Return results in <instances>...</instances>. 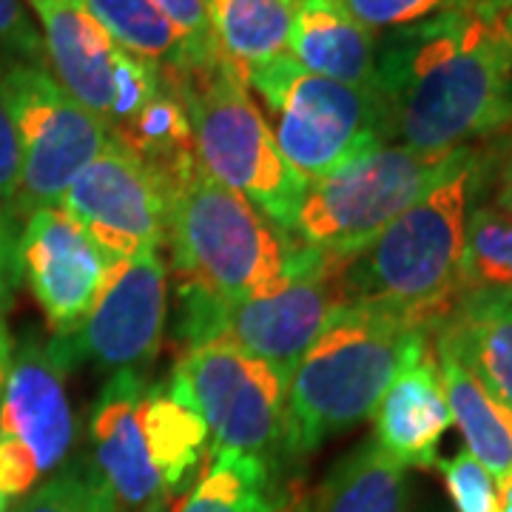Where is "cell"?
<instances>
[{"label":"cell","mask_w":512,"mask_h":512,"mask_svg":"<svg viewBox=\"0 0 512 512\" xmlns=\"http://www.w3.org/2000/svg\"><path fill=\"white\" fill-rule=\"evenodd\" d=\"M379 37L339 0H296L288 55L305 72L336 83L376 89Z\"/></svg>","instance_id":"18"},{"label":"cell","mask_w":512,"mask_h":512,"mask_svg":"<svg viewBox=\"0 0 512 512\" xmlns=\"http://www.w3.org/2000/svg\"><path fill=\"white\" fill-rule=\"evenodd\" d=\"M245 80L274 114L276 146L305 183L390 143L376 89L305 72L288 52L245 69Z\"/></svg>","instance_id":"8"},{"label":"cell","mask_w":512,"mask_h":512,"mask_svg":"<svg viewBox=\"0 0 512 512\" xmlns=\"http://www.w3.org/2000/svg\"><path fill=\"white\" fill-rule=\"evenodd\" d=\"M146 447L165 490L177 493L197 473L208 450V427L183 393L171 384L146 387L140 402Z\"/></svg>","instance_id":"22"},{"label":"cell","mask_w":512,"mask_h":512,"mask_svg":"<svg viewBox=\"0 0 512 512\" xmlns=\"http://www.w3.org/2000/svg\"><path fill=\"white\" fill-rule=\"evenodd\" d=\"M157 12H163L168 23L180 32L188 49V72H205L225 60L217 37L211 32L202 0H148Z\"/></svg>","instance_id":"29"},{"label":"cell","mask_w":512,"mask_h":512,"mask_svg":"<svg viewBox=\"0 0 512 512\" xmlns=\"http://www.w3.org/2000/svg\"><path fill=\"white\" fill-rule=\"evenodd\" d=\"M20 197V151L9 111L0 100V205L15 217Z\"/></svg>","instance_id":"34"},{"label":"cell","mask_w":512,"mask_h":512,"mask_svg":"<svg viewBox=\"0 0 512 512\" xmlns=\"http://www.w3.org/2000/svg\"><path fill=\"white\" fill-rule=\"evenodd\" d=\"M373 421V441L399 467L433 470L439 464L441 436L453 427V413L444 396L433 342L393 376Z\"/></svg>","instance_id":"16"},{"label":"cell","mask_w":512,"mask_h":512,"mask_svg":"<svg viewBox=\"0 0 512 512\" xmlns=\"http://www.w3.org/2000/svg\"><path fill=\"white\" fill-rule=\"evenodd\" d=\"M478 148L342 268L345 305L393 313L433 333L458 305L464 231L478 205Z\"/></svg>","instance_id":"2"},{"label":"cell","mask_w":512,"mask_h":512,"mask_svg":"<svg viewBox=\"0 0 512 512\" xmlns=\"http://www.w3.org/2000/svg\"><path fill=\"white\" fill-rule=\"evenodd\" d=\"M146 387V373H114L92 413V464L106 481L120 512H146L154 504L171 501L146 447L140 419Z\"/></svg>","instance_id":"15"},{"label":"cell","mask_w":512,"mask_h":512,"mask_svg":"<svg viewBox=\"0 0 512 512\" xmlns=\"http://www.w3.org/2000/svg\"><path fill=\"white\" fill-rule=\"evenodd\" d=\"M430 336L444 339L512 413V299L461 296Z\"/></svg>","instance_id":"20"},{"label":"cell","mask_w":512,"mask_h":512,"mask_svg":"<svg viewBox=\"0 0 512 512\" xmlns=\"http://www.w3.org/2000/svg\"><path fill=\"white\" fill-rule=\"evenodd\" d=\"M370 32H393L450 9H464L473 0H339Z\"/></svg>","instance_id":"30"},{"label":"cell","mask_w":512,"mask_h":512,"mask_svg":"<svg viewBox=\"0 0 512 512\" xmlns=\"http://www.w3.org/2000/svg\"><path fill=\"white\" fill-rule=\"evenodd\" d=\"M430 345V330L393 313L345 305L296 365L288 384V453L305 456L370 419L387 384Z\"/></svg>","instance_id":"3"},{"label":"cell","mask_w":512,"mask_h":512,"mask_svg":"<svg viewBox=\"0 0 512 512\" xmlns=\"http://www.w3.org/2000/svg\"><path fill=\"white\" fill-rule=\"evenodd\" d=\"M461 296L512 299V217L490 205H473L458 276Z\"/></svg>","instance_id":"26"},{"label":"cell","mask_w":512,"mask_h":512,"mask_svg":"<svg viewBox=\"0 0 512 512\" xmlns=\"http://www.w3.org/2000/svg\"><path fill=\"white\" fill-rule=\"evenodd\" d=\"M490 140V151H478V185H490L493 211L512 217V128Z\"/></svg>","instance_id":"33"},{"label":"cell","mask_w":512,"mask_h":512,"mask_svg":"<svg viewBox=\"0 0 512 512\" xmlns=\"http://www.w3.org/2000/svg\"><path fill=\"white\" fill-rule=\"evenodd\" d=\"M299 504L279 487L274 464L231 450H208L194 490L171 512H296Z\"/></svg>","instance_id":"21"},{"label":"cell","mask_w":512,"mask_h":512,"mask_svg":"<svg viewBox=\"0 0 512 512\" xmlns=\"http://www.w3.org/2000/svg\"><path fill=\"white\" fill-rule=\"evenodd\" d=\"M18 239L20 234L15 231V217L0 205V322L12 308L15 288L20 282Z\"/></svg>","instance_id":"35"},{"label":"cell","mask_w":512,"mask_h":512,"mask_svg":"<svg viewBox=\"0 0 512 512\" xmlns=\"http://www.w3.org/2000/svg\"><path fill=\"white\" fill-rule=\"evenodd\" d=\"M180 89L202 168L239 191L279 231L293 234L308 183L282 157L274 131L248 94L245 69L225 57L214 69L180 72Z\"/></svg>","instance_id":"6"},{"label":"cell","mask_w":512,"mask_h":512,"mask_svg":"<svg viewBox=\"0 0 512 512\" xmlns=\"http://www.w3.org/2000/svg\"><path fill=\"white\" fill-rule=\"evenodd\" d=\"M29 6L35 9L52 77L106 126L120 46L77 0H29Z\"/></svg>","instance_id":"17"},{"label":"cell","mask_w":512,"mask_h":512,"mask_svg":"<svg viewBox=\"0 0 512 512\" xmlns=\"http://www.w3.org/2000/svg\"><path fill=\"white\" fill-rule=\"evenodd\" d=\"M168 319V268L160 251L117 265L92 311L72 330L49 339L66 370L92 362L103 373H146L163 348Z\"/></svg>","instance_id":"12"},{"label":"cell","mask_w":512,"mask_h":512,"mask_svg":"<svg viewBox=\"0 0 512 512\" xmlns=\"http://www.w3.org/2000/svg\"><path fill=\"white\" fill-rule=\"evenodd\" d=\"M436 467L444 476V487L458 512H498L495 478L467 450L450 458H439Z\"/></svg>","instance_id":"31"},{"label":"cell","mask_w":512,"mask_h":512,"mask_svg":"<svg viewBox=\"0 0 512 512\" xmlns=\"http://www.w3.org/2000/svg\"><path fill=\"white\" fill-rule=\"evenodd\" d=\"M0 57L49 69L40 29L23 0H0Z\"/></svg>","instance_id":"32"},{"label":"cell","mask_w":512,"mask_h":512,"mask_svg":"<svg viewBox=\"0 0 512 512\" xmlns=\"http://www.w3.org/2000/svg\"><path fill=\"white\" fill-rule=\"evenodd\" d=\"M18 262L20 276L55 336L72 333L86 319L117 265H123L60 208H37L26 214Z\"/></svg>","instance_id":"14"},{"label":"cell","mask_w":512,"mask_h":512,"mask_svg":"<svg viewBox=\"0 0 512 512\" xmlns=\"http://www.w3.org/2000/svg\"><path fill=\"white\" fill-rule=\"evenodd\" d=\"M473 151L476 146L419 151L387 143L373 148L308 183L293 237L328 259L350 262L410 205L456 174Z\"/></svg>","instance_id":"5"},{"label":"cell","mask_w":512,"mask_h":512,"mask_svg":"<svg viewBox=\"0 0 512 512\" xmlns=\"http://www.w3.org/2000/svg\"><path fill=\"white\" fill-rule=\"evenodd\" d=\"M168 384L208 427V450L256 456L276 467L288 453V382L225 339L183 350Z\"/></svg>","instance_id":"9"},{"label":"cell","mask_w":512,"mask_h":512,"mask_svg":"<svg viewBox=\"0 0 512 512\" xmlns=\"http://www.w3.org/2000/svg\"><path fill=\"white\" fill-rule=\"evenodd\" d=\"M296 512H302V504H299V510H296Z\"/></svg>","instance_id":"41"},{"label":"cell","mask_w":512,"mask_h":512,"mask_svg":"<svg viewBox=\"0 0 512 512\" xmlns=\"http://www.w3.org/2000/svg\"><path fill=\"white\" fill-rule=\"evenodd\" d=\"M103 32L134 57L157 66L188 72V49L180 32L148 0H77Z\"/></svg>","instance_id":"25"},{"label":"cell","mask_w":512,"mask_h":512,"mask_svg":"<svg viewBox=\"0 0 512 512\" xmlns=\"http://www.w3.org/2000/svg\"><path fill=\"white\" fill-rule=\"evenodd\" d=\"M12 512H120L114 495L86 458L66 461Z\"/></svg>","instance_id":"27"},{"label":"cell","mask_w":512,"mask_h":512,"mask_svg":"<svg viewBox=\"0 0 512 512\" xmlns=\"http://www.w3.org/2000/svg\"><path fill=\"white\" fill-rule=\"evenodd\" d=\"M168 69L157 66L151 60L117 52L114 60V80H111V106L106 114V128L109 134L131 123L140 111L146 109V103L165 86Z\"/></svg>","instance_id":"28"},{"label":"cell","mask_w":512,"mask_h":512,"mask_svg":"<svg viewBox=\"0 0 512 512\" xmlns=\"http://www.w3.org/2000/svg\"><path fill=\"white\" fill-rule=\"evenodd\" d=\"M12 336H9V330L6 325L0 322V376H9V365H12Z\"/></svg>","instance_id":"36"},{"label":"cell","mask_w":512,"mask_h":512,"mask_svg":"<svg viewBox=\"0 0 512 512\" xmlns=\"http://www.w3.org/2000/svg\"><path fill=\"white\" fill-rule=\"evenodd\" d=\"M430 342L439 362L453 424H458L464 436L467 453L495 481H501L512 470V413L478 382L473 370L461 362V356L444 339L430 336Z\"/></svg>","instance_id":"19"},{"label":"cell","mask_w":512,"mask_h":512,"mask_svg":"<svg viewBox=\"0 0 512 512\" xmlns=\"http://www.w3.org/2000/svg\"><path fill=\"white\" fill-rule=\"evenodd\" d=\"M0 100L20 151L15 214L57 208L72 180L109 143V128L66 92L49 69L0 57Z\"/></svg>","instance_id":"10"},{"label":"cell","mask_w":512,"mask_h":512,"mask_svg":"<svg viewBox=\"0 0 512 512\" xmlns=\"http://www.w3.org/2000/svg\"><path fill=\"white\" fill-rule=\"evenodd\" d=\"M69 370L35 333L12 353L0 396V512H12L66 464L77 436Z\"/></svg>","instance_id":"11"},{"label":"cell","mask_w":512,"mask_h":512,"mask_svg":"<svg viewBox=\"0 0 512 512\" xmlns=\"http://www.w3.org/2000/svg\"><path fill=\"white\" fill-rule=\"evenodd\" d=\"M390 143L450 151L512 128V9H450L379 37Z\"/></svg>","instance_id":"1"},{"label":"cell","mask_w":512,"mask_h":512,"mask_svg":"<svg viewBox=\"0 0 512 512\" xmlns=\"http://www.w3.org/2000/svg\"><path fill=\"white\" fill-rule=\"evenodd\" d=\"M114 259L160 251L168 231V183L120 140L86 165L57 205Z\"/></svg>","instance_id":"13"},{"label":"cell","mask_w":512,"mask_h":512,"mask_svg":"<svg viewBox=\"0 0 512 512\" xmlns=\"http://www.w3.org/2000/svg\"><path fill=\"white\" fill-rule=\"evenodd\" d=\"M498 490V512H512V470L501 481H495Z\"/></svg>","instance_id":"37"},{"label":"cell","mask_w":512,"mask_h":512,"mask_svg":"<svg viewBox=\"0 0 512 512\" xmlns=\"http://www.w3.org/2000/svg\"><path fill=\"white\" fill-rule=\"evenodd\" d=\"M3 384H6V376H0V396H3Z\"/></svg>","instance_id":"40"},{"label":"cell","mask_w":512,"mask_h":512,"mask_svg":"<svg viewBox=\"0 0 512 512\" xmlns=\"http://www.w3.org/2000/svg\"><path fill=\"white\" fill-rule=\"evenodd\" d=\"M146 512H171V501H165V504H154V507H148Z\"/></svg>","instance_id":"39"},{"label":"cell","mask_w":512,"mask_h":512,"mask_svg":"<svg viewBox=\"0 0 512 512\" xmlns=\"http://www.w3.org/2000/svg\"><path fill=\"white\" fill-rule=\"evenodd\" d=\"M348 262L299 245L291 271L265 291L237 302H217L180 291V339L185 348L225 339L262 359L291 384V376L330 319L345 308L339 274Z\"/></svg>","instance_id":"7"},{"label":"cell","mask_w":512,"mask_h":512,"mask_svg":"<svg viewBox=\"0 0 512 512\" xmlns=\"http://www.w3.org/2000/svg\"><path fill=\"white\" fill-rule=\"evenodd\" d=\"M222 55L242 69L288 52L296 0H202Z\"/></svg>","instance_id":"24"},{"label":"cell","mask_w":512,"mask_h":512,"mask_svg":"<svg viewBox=\"0 0 512 512\" xmlns=\"http://www.w3.org/2000/svg\"><path fill=\"white\" fill-rule=\"evenodd\" d=\"M470 6H476V9L487 12V15H501V12H510L512 0H473Z\"/></svg>","instance_id":"38"},{"label":"cell","mask_w":512,"mask_h":512,"mask_svg":"<svg viewBox=\"0 0 512 512\" xmlns=\"http://www.w3.org/2000/svg\"><path fill=\"white\" fill-rule=\"evenodd\" d=\"M302 512H407V470L367 439L333 464Z\"/></svg>","instance_id":"23"},{"label":"cell","mask_w":512,"mask_h":512,"mask_svg":"<svg viewBox=\"0 0 512 512\" xmlns=\"http://www.w3.org/2000/svg\"><path fill=\"white\" fill-rule=\"evenodd\" d=\"M171 262L180 291L237 302L291 271L299 245L265 220L239 191L217 183L200 160L168 185Z\"/></svg>","instance_id":"4"}]
</instances>
